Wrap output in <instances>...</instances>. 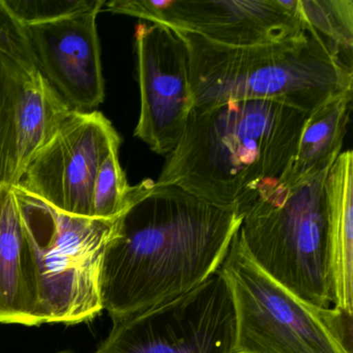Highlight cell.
Wrapping results in <instances>:
<instances>
[{"label":"cell","mask_w":353,"mask_h":353,"mask_svg":"<svg viewBox=\"0 0 353 353\" xmlns=\"http://www.w3.org/2000/svg\"><path fill=\"white\" fill-rule=\"evenodd\" d=\"M243 222L181 188L144 179L131 190L105 256L104 311L123 319L165 305L220 270Z\"/></svg>","instance_id":"1"},{"label":"cell","mask_w":353,"mask_h":353,"mask_svg":"<svg viewBox=\"0 0 353 353\" xmlns=\"http://www.w3.org/2000/svg\"><path fill=\"white\" fill-rule=\"evenodd\" d=\"M307 115L264 100L194 107L157 183L243 216L286 181Z\"/></svg>","instance_id":"2"},{"label":"cell","mask_w":353,"mask_h":353,"mask_svg":"<svg viewBox=\"0 0 353 353\" xmlns=\"http://www.w3.org/2000/svg\"><path fill=\"white\" fill-rule=\"evenodd\" d=\"M175 32L189 53L194 107L264 100L310 114L330 99L353 92V70L310 26L290 40L248 47Z\"/></svg>","instance_id":"3"},{"label":"cell","mask_w":353,"mask_h":353,"mask_svg":"<svg viewBox=\"0 0 353 353\" xmlns=\"http://www.w3.org/2000/svg\"><path fill=\"white\" fill-rule=\"evenodd\" d=\"M36 274L43 323L90 322L103 311L105 256L119 231L121 216L99 219L57 210L12 185Z\"/></svg>","instance_id":"4"},{"label":"cell","mask_w":353,"mask_h":353,"mask_svg":"<svg viewBox=\"0 0 353 353\" xmlns=\"http://www.w3.org/2000/svg\"><path fill=\"white\" fill-rule=\"evenodd\" d=\"M328 170L279 185L245 212L239 229L241 243L256 265L318 307L332 305L324 191Z\"/></svg>","instance_id":"5"},{"label":"cell","mask_w":353,"mask_h":353,"mask_svg":"<svg viewBox=\"0 0 353 353\" xmlns=\"http://www.w3.org/2000/svg\"><path fill=\"white\" fill-rule=\"evenodd\" d=\"M220 272L234 307L233 353H352V317L276 283L248 255L239 231Z\"/></svg>","instance_id":"6"},{"label":"cell","mask_w":353,"mask_h":353,"mask_svg":"<svg viewBox=\"0 0 353 353\" xmlns=\"http://www.w3.org/2000/svg\"><path fill=\"white\" fill-rule=\"evenodd\" d=\"M234 339L232 296L219 270L165 305L112 320L96 353H233Z\"/></svg>","instance_id":"7"},{"label":"cell","mask_w":353,"mask_h":353,"mask_svg":"<svg viewBox=\"0 0 353 353\" xmlns=\"http://www.w3.org/2000/svg\"><path fill=\"white\" fill-rule=\"evenodd\" d=\"M105 7L229 47L274 44L305 32L295 0H111Z\"/></svg>","instance_id":"8"},{"label":"cell","mask_w":353,"mask_h":353,"mask_svg":"<svg viewBox=\"0 0 353 353\" xmlns=\"http://www.w3.org/2000/svg\"><path fill=\"white\" fill-rule=\"evenodd\" d=\"M117 144H121V136L103 113L74 111L17 185L61 212L92 216L94 179Z\"/></svg>","instance_id":"9"},{"label":"cell","mask_w":353,"mask_h":353,"mask_svg":"<svg viewBox=\"0 0 353 353\" xmlns=\"http://www.w3.org/2000/svg\"><path fill=\"white\" fill-rule=\"evenodd\" d=\"M140 115L134 135L152 152L168 156L194 108L189 53L175 30L141 21L135 30Z\"/></svg>","instance_id":"10"},{"label":"cell","mask_w":353,"mask_h":353,"mask_svg":"<svg viewBox=\"0 0 353 353\" xmlns=\"http://www.w3.org/2000/svg\"><path fill=\"white\" fill-rule=\"evenodd\" d=\"M102 9L26 26L39 73L75 112H92L104 102L97 26Z\"/></svg>","instance_id":"11"},{"label":"cell","mask_w":353,"mask_h":353,"mask_svg":"<svg viewBox=\"0 0 353 353\" xmlns=\"http://www.w3.org/2000/svg\"><path fill=\"white\" fill-rule=\"evenodd\" d=\"M0 324L42 325L36 274L12 185L0 187Z\"/></svg>","instance_id":"12"},{"label":"cell","mask_w":353,"mask_h":353,"mask_svg":"<svg viewBox=\"0 0 353 353\" xmlns=\"http://www.w3.org/2000/svg\"><path fill=\"white\" fill-rule=\"evenodd\" d=\"M328 216L332 305L353 313V154L341 152L324 183Z\"/></svg>","instance_id":"13"},{"label":"cell","mask_w":353,"mask_h":353,"mask_svg":"<svg viewBox=\"0 0 353 353\" xmlns=\"http://www.w3.org/2000/svg\"><path fill=\"white\" fill-rule=\"evenodd\" d=\"M353 92L334 97L307 115L284 183L293 185L328 170L341 154Z\"/></svg>","instance_id":"14"},{"label":"cell","mask_w":353,"mask_h":353,"mask_svg":"<svg viewBox=\"0 0 353 353\" xmlns=\"http://www.w3.org/2000/svg\"><path fill=\"white\" fill-rule=\"evenodd\" d=\"M72 112L39 72L32 76L18 106L14 185L20 183L32 159L57 135Z\"/></svg>","instance_id":"15"},{"label":"cell","mask_w":353,"mask_h":353,"mask_svg":"<svg viewBox=\"0 0 353 353\" xmlns=\"http://www.w3.org/2000/svg\"><path fill=\"white\" fill-rule=\"evenodd\" d=\"M34 74L0 52V187L14 185L18 106L24 88Z\"/></svg>","instance_id":"16"},{"label":"cell","mask_w":353,"mask_h":353,"mask_svg":"<svg viewBox=\"0 0 353 353\" xmlns=\"http://www.w3.org/2000/svg\"><path fill=\"white\" fill-rule=\"evenodd\" d=\"M295 10L303 23L352 69V0H295Z\"/></svg>","instance_id":"17"},{"label":"cell","mask_w":353,"mask_h":353,"mask_svg":"<svg viewBox=\"0 0 353 353\" xmlns=\"http://www.w3.org/2000/svg\"><path fill=\"white\" fill-rule=\"evenodd\" d=\"M119 148L121 144L111 148L97 173L92 200L94 218H117L131 203L132 185L119 162Z\"/></svg>","instance_id":"18"},{"label":"cell","mask_w":353,"mask_h":353,"mask_svg":"<svg viewBox=\"0 0 353 353\" xmlns=\"http://www.w3.org/2000/svg\"><path fill=\"white\" fill-rule=\"evenodd\" d=\"M24 26L48 23L105 6L104 0H3Z\"/></svg>","instance_id":"19"},{"label":"cell","mask_w":353,"mask_h":353,"mask_svg":"<svg viewBox=\"0 0 353 353\" xmlns=\"http://www.w3.org/2000/svg\"><path fill=\"white\" fill-rule=\"evenodd\" d=\"M0 52L17 61L30 73L38 72L26 28L8 9L3 0H0Z\"/></svg>","instance_id":"20"},{"label":"cell","mask_w":353,"mask_h":353,"mask_svg":"<svg viewBox=\"0 0 353 353\" xmlns=\"http://www.w3.org/2000/svg\"><path fill=\"white\" fill-rule=\"evenodd\" d=\"M57 353H73V352H72V351H70V350H65V351H61V352H57Z\"/></svg>","instance_id":"21"}]
</instances>
